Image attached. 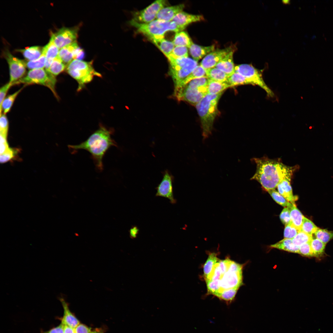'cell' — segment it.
Returning a JSON list of instances; mask_svg holds the SVG:
<instances>
[{
  "mask_svg": "<svg viewBox=\"0 0 333 333\" xmlns=\"http://www.w3.org/2000/svg\"><path fill=\"white\" fill-rule=\"evenodd\" d=\"M64 324L61 323L58 326L49 331L42 332L41 333H64Z\"/></svg>",
  "mask_w": 333,
  "mask_h": 333,
  "instance_id": "cell-52",
  "label": "cell"
},
{
  "mask_svg": "<svg viewBox=\"0 0 333 333\" xmlns=\"http://www.w3.org/2000/svg\"><path fill=\"white\" fill-rule=\"evenodd\" d=\"M167 58L170 64V74L176 89L181 86L184 80L198 65V63L188 57L175 58L169 55Z\"/></svg>",
  "mask_w": 333,
  "mask_h": 333,
  "instance_id": "cell-7",
  "label": "cell"
},
{
  "mask_svg": "<svg viewBox=\"0 0 333 333\" xmlns=\"http://www.w3.org/2000/svg\"><path fill=\"white\" fill-rule=\"evenodd\" d=\"M288 208L292 222L298 229L300 231L304 216L297 208L296 205L292 204Z\"/></svg>",
  "mask_w": 333,
  "mask_h": 333,
  "instance_id": "cell-26",
  "label": "cell"
},
{
  "mask_svg": "<svg viewBox=\"0 0 333 333\" xmlns=\"http://www.w3.org/2000/svg\"><path fill=\"white\" fill-rule=\"evenodd\" d=\"M66 67V65L57 56L54 59L49 68L46 70L56 76L63 72Z\"/></svg>",
  "mask_w": 333,
  "mask_h": 333,
  "instance_id": "cell-34",
  "label": "cell"
},
{
  "mask_svg": "<svg viewBox=\"0 0 333 333\" xmlns=\"http://www.w3.org/2000/svg\"><path fill=\"white\" fill-rule=\"evenodd\" d=\"M129 23L135 27L138 32L145 35L151 41L163 38L165 34L167 31L177 33L182 31L172 21L166 22L156 19L149 23H142L132 19Z\"/></svg>",
  "mask_w": 333,
  "mask_h": 333,
  "instance_id": "cell-5",
  "label": "cell"
},
{
  "mask_svg": "<svg viewBox=\"0 0 333 333\" xmlns=\"http://www.w3.org/2000/svg\"><path fill=\"white\" fill-rule=\"evenodd\" d=\"M59 48L50 39V42L43 49L42 54L46 57V62L45 68L47 70L53 60L58 56Z\"/></svg>",
  "mask_w": 333,
  "mask_h": 333,
  "instance_id": "cell-23",
  "label": "cell"
},
{
  "mask_svg": "<svg viewBox=\"0 0 333 333\" xmlns=\"http://www.w3.org/2000/svg\"><path fill=\"white\" fill-rule=\"evenodd\" d=\"M208 78L204 77L192 80L174 91V95L179 101L188 102L195 106L208 94Z\"/></svg>",
  "mask_w": 333,
  "mask_h": 333,
  "instance_id": "cell-4",
  "label": "cell"
},
{
  "mask_svg": "<svg viewBox=\"0 0 333 333\" xmlns=\"http://www.w3.org/2000/svg\"><path fill=\"white\" fill-rule=\"evenodd\" d=\"M271 248H276L288 252L298 253L299 247L295 245L292 239L284 238L277 243L271 245Z\"/></svg>",
  "mask_w": 333,
  "mask_h": 333,
  "instance_id": "cell-24",
  "label": "cell"
},
{
  "mask_svg": "<svg viewBox=\"0 0 333 333\" xmlns=\"http://www.w3.org/2000/svg\"><path fill=\"white\" fill-rule=\"evenodd\" d=\"M167 57L172 52L174 48L173 43L163 38L151 40Z\"/></svg>",
  "mask_w": 333,
  "mask_h": 333,
  "instance_id": "cell-25",
  "label": "cell"
},
{
  "mask_svg": "<svg viewBox=\"0 0 333 333\" xmlns=\"http://www.w3.org/2000/svg\"><path fill=\"white\" fill-rule=\"evenodd\" d=\"M217 253H212L209 254L203 267L204 275L205 279L211 273L214 266L218 261Z\"/></svg>",
  "mask_w": 333,
  "mask_h": 333,
  "instance_id": "cell-33",
  "label": "cell"
},
{
  "mask_svg": "<svg viewBox=\"0 0 333 333\" xmlns=\"http://www.w3.org/2000/svg\"><path fill=\"white\" fill-rule=\"evenodd\" d=\"M12 85H13V84L9 82L1 88L0 89V107L6 97L8 90Z\"/></svg>",
  "mask_w": 333,
  "mask_h": 333,
  "instance_id": "cell-50",
  "label": "cell"
},
{
  "mask_svg": "<svg viewBox=\"0 0 333 333\" xmlns=\"http://www.w3.org/2000/svg\"><path fill=\"white\" fill-rule=\"evenodd\" d=\"M23 88H22L14 93L5 97L0 107V115L2 114V110L3 112V113L4 114H6L10 111L15 99Z\"/></svg>",
  "mask_w": 333,
  "mask_h": 333,
  "instance_id": "cell-32",
  "label": "cell"
},
{
  "mask_svg": "<svg viewBox=\"0 0 333 333\" xmlns=\"http://www.w3.org/2000/svg\"><path fill=\"white\" fill-rule=\"evenodd\" d=\"M173 43L175 46L189 48L193 43L187 33L184 31L176 33Z\"/></svg>",
  "mask_w": 333,
  "mask_h": 333,
  "instance_id": "cell-29",
  "label": "cell"
},
{
  "mask_svg": "<svg viewBox=\"0 0 333 333\" xmlns=\"http://www.w3.org/2000/svg\"><path fill=\"white\" fill-rule=\"evenodd\" d=\"M84 55L83 50L76 42L60 49L57 56L67 65L74 59L81 60Z\"/></svg>",
  "mask_w": 333,
  "mask_h": 333,
  "instance_id": "cell-15",
  "label": "cell"
},
{
  "mask_svg": "<svg viewBox=\"0 0 333 333\" xmlns=\"http://www.w3.org/2000/svg\"><path fill=\"white\" fill-rule=\"evenodd\" d=\"M253 159L256 164V170L251 179L258 181L267 191L275 189L283 179L292 178L299 168L298 165H286L279 159H271L264 156Z\"/></svg>",
  "mask_w": 333,
  "mask_h": 333,
  "instance_id": "cell-1",
  "label": "cell"
},
{
  "mask_svg": "<svg viewBox=\"0 0 333 333\" xmlns=\"http://www.w3.org/2000/svg\"><path fill=\"white\" fill-rule=\"evenodd\" d=\"M169 55L175 58L188 57V50L186 47L175 46Z\"/></svg>",
  "mask_w": 333,
  "mask_h": 333,
  "instance_id": "cell-44",
  "label": "cell"
},
{
  "mask_svg": "<svg viewBox=\"0 0 333 333\" xmlns=\"http://www.w3.org/2000/svg\"><path fill=\"white\" fill-rule=\"evenodd\" d=\"M267 191L274 200L282 206L285 208H289L293 204L288 201L275 189L269 190Z\"/></svg>",
  "mask_w": 333,
  "mask_h": 333,
  "instance_id": "cell-39",
  "label": "cell"
},
{
  "mask_svg": "<svg viewBox=\"0 0 333 333\" xmlns=\"http://www.w3.org/2000/svg\"><path fill=\"white\" fill-rule=\"evenodd\" d=\"M235 72L245 77L250 84L257 85L261 87L269 96H274V93L264 81L261 72L252 65L243 64L236 65L235 67Z\"/></svg>",
  "mask_w": 333,
  "mask_h": 333,
  "instance_id": "cell-9",
  "label": "cell"
},
{
  "mask_svg": "<svg viewBox=\"0 0 333 333\" xmlns=\"http://www.w3.org/2000/svg\"><path fill=\"white\" fill-rule=\"evenodd\" d=\"M292 178H286L283 179L278 185L277 188L278 191L288 201L295 205V201L297 197L294 196L293 193L291 185Z\"/></svg>",
  "mask_w": 333,
  "mask_h": 333,
  "instance_id": "cell-20",
  "label": "cell"
},
{
  "mask_svg": "<svg viewBox=\"0 0 333 333\" xmlns=\"http://www.w3.org/2000/svg\"><path fill=\"white\" fill-rule=\"evenodd\" d=\"M113 131L101 125L85 141L79 144L69 145L72 153L84 150L89 152L91 155L97 168L101 171L103 168V159L108 150L112 146H117L112 137Z\"/></svg>",
  "mask_w": 333,
  "mask_h": 333,
  "instance_id": "cell-2",
  "label": "cell"
},
{
  "mask_svg": "<svg viewBox=\"0 0 333 333\" xmlns=\"http://www.w3.org/2000/svg\"><path fill=\"white\" fill-rule=\"evenodd\" d=\"M166 4L165 0L155 1L143 10L136 12L132 19L140 23L150 22L154 20L159 11L164 7Z\"/></svg>",
  "mask_w": 333,
  "mask_h": 333,
  "instance_id": "cell-12",
  "label": "cell"
},
{
  "mask_svg": "<svg viewBox=\"0 0 333 333\" xmlns=\"http://www.w3.org/2000/svg\"><path fill=\"white\" fill-rule=\"evenodd\" d=\"M0 134L7 136L9 127L8 119L6 114L0 115Z\"/></svg>",
  "mask_w": 333,
  "mask_h": 333,
  "instance_id": "cell-47",
  "label": "cell"
},
{
  "mask_svg": "<svg viewBox=\"0 0 333 333\" xmlns=\"http://www.w3.org/2000/svg\"><path fill=\"white\" fill-rule=\"evenodd\" d=\"M223 93L208 94L195 106L200 118L203 141L212 134L214 122L218 113V103Z\"/></svg>",
  "mask_w": 333,
  "mask_h": 333,
  "instance_id": "cell-3",
  "label": "cell"
},
{
  "mask_svg": "<svg viewBox=\"0 0 333 333\" xmlns=\"http://www.w3.org/2000/svg\"><path fill=\"white\" fill-rule=\"evenodd\" d=\"M207 76L210 80L220 82H226L228 76L224 72L214 67L206 70Z\"/></svg>",
  "mask_w": 333,
  "mask_h": 333,
  "instance_id": "cell-31",
  "label": "cell"
},
{
  "mask_svg": "<svg viewBox=\"0 0 333 333\" xmlns=\"http://www.w3.org/2000/svg\"><path fill=\"white\" fill-rule=\"evenodd\" d=\"M314 234L315 237L326 244L333 239V231L326 229L318 228Z\"/></svg>",
  "mask_w": 333,
  "mask_h": 333,
  "instance_id": "cell-38",
  "label": "cell"
},
{
  "mask_svg": "<svg viewBox=\"0 0 333 333\" xmlns=\"http://www.w3.org/2000/svg\"><path fill=\"white\" fill-rule=\"evenodd\" d=\"M19 151L17 148H10L6 152L0 154V161L1 163H5L14 158Z\"/></svg>",
  "mask_w": 333,
  "mask_h": 333,
  "instance_id": "cell-45",
  "label": "cell"
},
{
  "mask_svg": "<svg viewBox=\"0 0 333 333\" xmlns=\"http://www.w3.org/2000/svg\"><path fill=\"white\" fill-rule=\"evenodd\" d=\"M208 289V294L215 296L217 293L220 289L219 281L217 280L206 281Z\"/></svg>",
  "mask_w": 333,
  "mask_h": 333,
  "instance_id": "cell-46",
  "label": "cell"
},
{
  "mask_svg": "<svg viewBox=\"0 0 333 333\" xmlns=\"http://www.w3.org/2000/svg\"><path fill=\"white\" fill-rule=\"evenodd\" d=\"M4 57L8 64L10 70V81L14 84L25 76L26 72V63L12 55L6 50L4 52Z\"/></svg>",
  "mask_w": 333,
  "mask_h": 333,
  "instance_id": "cell-10",
  "label": "cell"
},
{
  "mask_svg": "<svg viewBox=\"0 0 333 333\" xmlns=\"http://www.w3.org/2000/svg\"><path fill=\"white\" fill-rule=\"evenodd\" d=\"M139 232V229L136 226H134L130 230V237L132 239L135 238H136Z\"/></svg>",
  "mask_w": 333,
  "mask_h": 333,
  "instance_id": "cell-53",
  "label": "cell"
},
{
  "mask_svg": "<svg viewBox=\"0 0 333 333\" xmlns=\"http://www.w3.org/2000/svg\"><path fill=\"white\" fill-rule=\"evenodd\" d=\"M56 77L43 68L32 69L14 85L23 84L25 85L36 84L43 85L49 88L57 97L55 90L56 82Z\"/></svg>",
  "mask_w": 333,
  "mask_h": 333,
  "instance_id": "cell-8",
  "label": "cell"
},
{
  "mask_svg": "<svg viewBox=\"0 0 333 333\" xmlns=\"http://www.w3.org/2000/svg\"><path fill=\"white\" fill-rule=\"evenodd\" d=\"M313 236H310L301 231H300L292 239L293 244L299 247L302 245L310 242Z\"/></svg>",
  "mask_w": 333,
  "mask_h": 333,
  "instance_id": "cell-40",
  "label": "cell"
},
{
  "mask_svg": "<svg viewBox=\"0 0 333 333\" xmlns=\"http://www.w3.org/2000/svg\"><path fill=\"white\" fill-rule=\"evenodd\" d=\"M190 53L193 59L198 61L204 56L215 50L213 45L205 47L193 43L189 48Z\"/></svg>",
  "mask_w": 333,
  "mask_h": 333,
  "instance_id": "cell-22",
  "label": "cell"
},
{
  "mask_svg": "<svg viewBox=\"0 0 333 333\" xmlns=\"http://www.w3.org/2000/svg\"><path fill=\"white\" fill-rule=\"evenodd\" d=\"M314 257L319 258L324 255L326 244L315 237H313L310 242Z\"/></svg>",
  "mask_w": 333,
  "mask_h": 333,
  "instance_id": "cell-30",
  "label": "cell"
},
{
  "mask_svg": "<svg viewBox=\"0 0 333 333\" xmlns=\"http://www.w3.org/2000/svg\"><path fill=\"white\" fill-rule=\"evenodd\" d=\"M59 298L64 309V315L61 320V323L75 329L80 324V321L70 311L69 304L64 298L62 296Z\"/></svg>",
  "mask_w": 333,
  "mask_h": 333,
  "instance_id": "cell-19",
  "label": "cell"
},
{
  "mask_svg": "<svg viewBox=\"0 0 333 333\" xmlns=\"http://www.w3.org/2000/svg\"><path fill=\"white\" fill-rule=\"evenodd\" d=\"M184 7L183 4L163 7L157 14V19L169 22L179 13L182 11Z\"/></svg>",
  "mask_w": 333,
  "mask_h": 333,
  "instance_id": "cell-18",
  "label": "cell"
},
{
  "mask_svg": "<svg viewBox=\"0 0 333 333\" xmlns=\"http://www.w3.org/2000/svg\"><path fill=\"white\" fill-rule=\"evenodd\" d=\"M226 82L230 85V87L241 85L250 84L245 77L235 72L231 76L228 77Z\"/></svg>",
  "mask_w": 333,
  "mask_h": 333,
  "instance_id": "cell-36",
  "label": "cell"
},
{
  "mask_svg": "<svg viewBox=\"0 0 333 333\" xmlns=\"http://www.w3.org/2000/svg\"><path fill=\"white\" fill-rule=\"evenodd\" d=\"M19 51L22 53L26 59L30 61L39 59L42 54L43 49L39 47L35 46L20 50Z\"/></svg>",
  "mask_w": 333,
  "mask_h": 333,
  "instance_id": "cell-27",
  "label": "cell"
},
{
  "mask_svg": "<svg viewBox=\"0 0 333 333\" xmlns=\"http://www.w3.org/2000/svg\"><path fill=\"white\" fill-rule=\"evenodd\" d=\"M219 281L220 289L216 296L223 290L233 288H239L242 284V272H235L228 270L221 275Z\"/></svg>",
  "mask_w": 333,
  "mask_h": 333,
  "instance_id": "cell-14",
  "label": "cell"
},
{
  "mask_svg": "<svg viewBox=\"0 0 333 333\" xmlns=\"http://www.w3.org/2000/svg\"><path fill=\"white\" fill-rule=\"evenodd\" d=\"M235 50L234 47L232 46L215 50L205 56L200 65L205 70L215 67L228 53Z\"/></svg>",
  "mask_w": 333,
  "mask_h": 333,
  "instance_id": "cell-16",
  "label": "cell"
},
{
  "mask_svg": "<svg viewBox=\"0 0 333 333\" xmlns=\"http://www.w3.org/2000/svg\"><path fill=\"white\" fill-rule=\"evenodd\" d=\"M204 20V17L202 15L192 14L182 11L177 14L171 21L183 30L191 23Z\"/></svg>",
  "mask_w": 333,
  "mask_h": 333,
  "instance_id": "cell-17",
  "label": "cell"
},
{
  "mask_svg": "<svg viewBox=\"0 0 333 333\" xmlns=\"http://www.w3.org/2000/svg\"><path fill=\"white\" fill-rule=\"evenodd\" d=\"M204 77H207L206 70L200 65H198L184 80L181 86L179 88L183 86L192 80Z\"/></svg>",
  "mask_w": 333,
  "mask_h": 333,
  "instance_id": "cell-35",
  "label": "cell"
},
{
  "mask_svg": "<svg viewBox=\"0 0 333 333\" xmlns=\"http://www.w3.org/2000/svg\"><path fill=\"white\" fill-rule=\"evenodd\" d=\"M318 228L311 221L304 216L300 231L313 236Z\"/></svg>",
  "mask_w": 333,
  "mask_h": 333,
  "instance_id": "cell-41",
  "label": "cell"
},
{
  "mask_svg": "<svg viewBox=\"0 0 333 333\" xmlns=\"http://www.w3.org/2000/svg\"><path fill=\"white\" fill-rule=\"evenodd\" d=\"M230 87L226 82H220L208 79V94H217L222 92L224 90Z\"/></svg>",
  "mask_w": 333,
  "mask_h": 333,
  "instance_id": "cell-28",
  "label": "cell"
},
{
  "mask_svg": "<svg viewBox=\"0 0 333 333\" xmlns=\"http://www.w3.org/2000/svg\"><path fill=\"white\" fill-rule=\"evenodd\" d=\"M92 63L74 59L67 65V73L78 83V91L81 90L86 84L91 81L95 76H101L100 73L95 70Z\"/></svg>",
  "mask_w": 333,
  "mask_h": 333,
  "instance_id": "cell-6",
  "label": "cell"
},
{
  "mask_svg": "<svg viewBox=\"0 0 333 333\" xmlns=\"http://www.w3.org/2000/svg\"><path fill=\"white\" fill-rule=\"evenodd\" d=\"M280 218L282 222L285 225L291 221L290 211L288 208L285 207L282 210L280 214Z\"/></svg>",
  "mask_w": 333,
  "mask_h": 333,
  "instance_id": "cell-49",
  "label": "cell"
},
{
  "mask_svg": "<svg viewBox=\"0 0 333 333\" xmlns=\"http://www.w3.org/2000/svg\"><path fill=\"white\" fill-rule=\"evenodd\" d=\"M78 28L63 27L51 35V40L59 49L76 42Z\"/></svg>",
  "mask_w": 333,
  "mask_h": 333,
  "instance_id": "cell-11",
  "label": "cell"
},
{
  "mask_svg": "<svg viewBox=\"0 0 333 333\" xmlns=\"http://www.w3.org/2000/svg\"><path fill=\"white\" fill-rule=\"evenodd\" d=\"M173 176L167 170L163 173L162 179L160 183L156 187V196H161L168 199L170 203L175 204L176 200L174 198L173 192Z\"/></svg>",
  "mask_w": 333,
  "mask_h": 333,
  "instance_id": "cell-13",
  "label": "cell"
},
{
  "mask_svg": "<svg viewBox=\"0 0 333 333\" xmlns=\"http://www.w3.org/2000/svg\"><path fill=\"white\" fill-rule=\"evenodd\" d=\"M285 226L284 232V238L292 239L300 231L294 225L291 221Z\"/></svg>",
  "mask_w": 333,
  "mask_h": 333,
  "instance_id": "cell-43",
  "label": "cell"
},
{
  "mask_svg": "<svg viewBox=\"0 0 333 333\" xmlns=\"http://www.w3.org/2000/svg\"><path fill=\"white\" fill-rule=\"evenodd\" d=\"M64 325V333H75V329L68 325Z\"/></svg>",
  "mask_w": 333,
  "mask_h": 333,
  "instance_id": "cell-54",
  "label": "cell"
},
{
  "mask_svg": "<svg viewBox=\"0 0 333 333\" xmlns=\"http://www.w3.org/2000/svg\"><path fill=\"white\" fill-rule=\"evenodd\" d=\"M46 57L42 54L41 56L37 60L30 61L26 63L27 67L31 70L43 68L45 67Z\"/></svg>",
  "mask_w": 333,
  "mask_h": 333,
  "instance_id": "cell-42",
  "label": "cell"
},
{
  "mask_svg": "<svg viewBox=\"0 0 333 333\" xmlns=\"http://www.w3.org/2000/svg\"><path fill=\"white\" fill-rule=\"evenodd\" d=\"M75 333H91V329L84 324L80 323L75 328Z\"/></svg>",
  "mask_w": 333,
  "mask_h": 333,
  "instance_id": "cell-51",
  "label": "cell"
},
{
  "mask_svg": "<svg viewBox=\"0 0 333 333\" xmlns=\"http://www.w3.org/2000/svg\"><path fill=\"white\" fill-rule=\"evenodd\" d=\"M235 50L228 53L215 67L224 72L228 77L235 72L233 59Z\"/></svg>",
  "mask_w": 333,
  "mask_h": 333,
  "instance_id": "cell-21",
  "label": "cell"
},
{
  "mask_svg": "<svg viewBox=\"0 0 333 333\" xmlns=\"http://www.w3.org/2000/svg\"><path fill=\"white\" fill-rule=\"evenodd\" d=\"M91 333H104L101 330L96 329L95 330L92 331Z\"/></svg>",
  "mask_w": 333,
  "mask_h": 333,
  "instance_id": "cell-55",
  "label": "cell"
},
{
  "mask_svg": "<svg viewBox=\"0 0 333 333\" xmlns=\"http://www.w3.org/2000/svg\"><path fill=\"white\" fill-rule=\"evenodd\" d=\"M310 242L304 244L299 247L298 254L304 257H314Z\"/></svg>",
  "mask_w": 333,
  "mask_h": 333,
  "instance_id": "cell-48",
  "label": "cell"
},
{
  "mask_svg": "<svg viewBox=\"0 0 333 333\" xmlns=\"http://www.w3.org/2000/svg\"><path fill=\"white\" fill-rule=\"evenodd\" d=\"M239 288H233L224 290L216 296L229 304L234 300Z\"/></svg>",
  "mask_w": 333,
  "mask_h": 333,
  "instance_id": "cell-37",
  "label": "cell"
}]
</instances>
